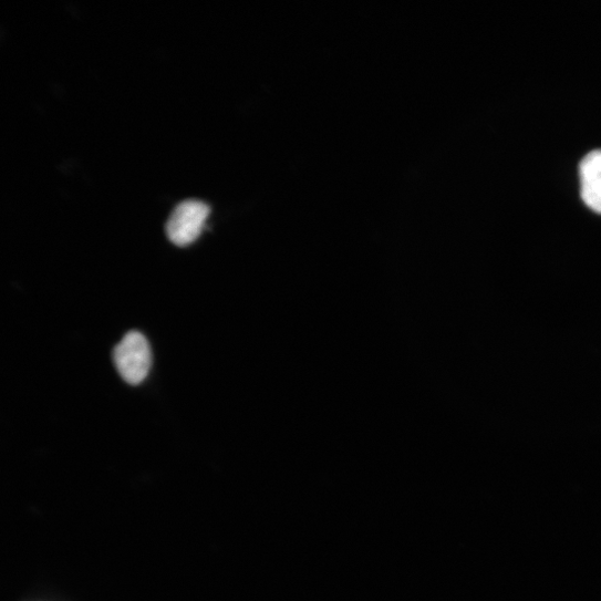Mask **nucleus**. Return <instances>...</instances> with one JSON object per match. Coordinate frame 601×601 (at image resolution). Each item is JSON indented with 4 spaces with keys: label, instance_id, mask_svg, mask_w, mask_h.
Segmentation results:
<instances>
[{
    "label": "nucleus",
    "instance_id": "obj_1",
    "mask_svg": "<svg viewBox=\"0 0 601 601\" xmlns=\"http://www.w3.org/2000/svg\"><path fill=\"white\" fill-rule=\"evenodd\" d=\"M210 213V207L200 200H184L174 209L166 224L167 238L180 248L194 243L203 235Z\"/></svg>",
    "mask_w": 601,
    "mask_h": 601
},
{
    "label": "nucleus",
    "instance_id": "obj_2",
    "mask_svg": "<svg viewBox=\"0 0 601 601\" xmlns=\"http://www.w3.org/2000/svg\"><path fill=\"white\" fill-rule=\"evenodd\" d=\"M114 362L124 381L132 385L142 383L152 364L146 338L137 331L128 332L114 349Z\"/></svg>",
    "mask_w": 601,
    "mask_h": 601
},
{
    "label": "nucleus",
    "instance_id": "obj_3",
    "mask_svg": "<svg viewBox=\"0 0 601 601\" xmlns=\"http://www.w3.org/2000/svg\"><path fill=\"white\" fill-rule=\"evenodd\" d=\"M581 197L584 205L601 214V151L586 155L580 163Z\"/></svg>",
    "mask_w": 601,
    "mask_h": 601
}]
</instances>
